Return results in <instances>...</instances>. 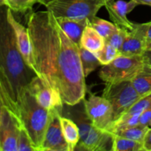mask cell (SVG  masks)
Masks as SVG:
<instances>
[{
	"label": "cell",
	"instance_id": "obj_14",
	"mask_svg": "<svg viewBox=\"0 0 151 151\" xmlns=\"http://www.w3.org/2000/svg\"><path fill=\"white\" fill-rule=\"evenodd\" d=\"M137 5L133 0L125 1L123 0H106L105 7L107 9L110 19L116 27L128 31L132 30L134 23L128 20L127 15Z\"/></svg>",
	"mask_w": 151,
	"mask_h": 151
},
{
	"label": "cell",
	"instance_id": "obj_25",
	"mask_svg": "<svg viewBox=\"0 0 151 151\" xmlns=\"http://www.w3.org/2000/svg\"><path fill=\"white\" fill-rule=\"evenodd\" d=\"M127 32L128 30L126 29H122V28L118 27L116 28V30L114 32H112L109 36L105 38V43L109 44L114 47L117 50H120L125 41V38H126Z\"/></svg>",
	"mask_w": 151,
	"mask_h": 151
},
{
	"label": "cell",
	"instance_id": "obj_6",
	"mask_svg": "<svg viewBox=\"0 0 151 151\" xmlns=\"http://www.w3.org/2000/svg\"><path fill=\"white\" fill-rule=\"evenodd\" d=\"M144 65L142 55L118 56L115 60L104 65L99 72V77L106 84L131 81Z\"/></svg>",
	"mask_w": 151,
	"mask_h": 151
},
{
	"label": "cell",
	"instance_id": "obj_30",
	"mask_svg": "<svg viewBox=\"0 0 151 151\" xmlns=\"http://www.w3.org/2000/svg\"><path fill=\"white\" fill-rule=\"evenodd\" d=\"M144 63L151 66V50H146L142 55Z\"/></svg>",
	"mask_w": 151,
	"mask_h": 151
},
{
	"label": "cell",
	"instance_id": "obj_21",
	"mask_svg": "<svg viewBox=\"0 0 151 151\" xmlns=\"http://www.w3.org/2000/svg\"><path fill=\"white\" fill-rule=\"evenodd\" d=\"M144 150L143 143L124 137L114 136L112 151H141Z\"/></svg>",
	"mask_w": 151,
	"mask_h": 151
},
{
	"label": "cell",
	"instance_id": "obj_11",
	"mask_svg": "<svg viewBox=\"0 0 151 151\" xmlns=\"http://www.w3.org/2000/svg\"><path fill=\"white\" fill-rule=\"evenodd\" d=\"M63 111H52L50 124L46 131L40 151H69L60 125V116Z\"/></svg>",
	"mask_w": 151,
	"mask_h": 151
},
{
	"label": "cell",
	"instance_id": "obj_12",
	"mask_svg": "<svg viewBox=\"0 0 151 151\" xmlns=\"http://www.w3.org/2000/svg\"><path fill=\"white\" fill-rule=\"evenodd\" d=\"M20 127L19 120L3 107L0 119V151H17Z\"/></svg>",
	"mask_w": 151,
	"mask_h": 151
},
{
	"label": "cell",
	"instance_id": "obj_32",
	"mask_svg": "<svg viewBox=\"0 0 151 151\" xmlns=\"http://www.w3.org/2000/svg\"><path fill=\"white\" fill-rule=\"evenodd\" d=\"M147 41H151V22H149V27H148V29H147Z\"/></svg>",
	"mask_w": 151,
	"mask_h": 151
},
{
	"label": "cell",
	"instance_id": "obj_15",
	"mask_svg": "<svg viewBox=\"0 0 151 151\" xmlns=\"http://www.w3.org/2000/svg\"><path fill=\"white\" fill-rule=\"evenodd\" d=\"M55 18L58 24L68 37L80 47L83 32L88 24V19H76L69 17Z\"/></svg>",
	"mask_w": 151,
	"mask_h": 151
},
{
	"label": "cell",
	"instance_id": "obj_31",
	"mask_svg": "<svg viewBox=\"0 0 151 151\" xmlns=\"http://www.w3.org/2000/svg\"><path fill=\"white\" fill-rule=\"evenodd\" d=\"M138 4H143V5H148L151 7V0H133Z\"/></svg>",
	"mask_w": 151,
	"mask_h": 151
},
{
	"label": "cell",
	"instance_id": "obj_24",
	"mask_svg": "<svg viewBox=\"0 0 151 151\" xmlns=\"http://www.w3.org/2000/svg\"><path fill=\"white\" fill-rule=\"evenodd\" d=\"M102 66L107 65L113 61L119 55H120L119 50L112 45L105 43L103 49L94 53Z\"/></svg>",
	"mask_w": 151,
	"mask_h": 151
},
{
	"label": "cell",
	"instance_id": "obj_18",
	"mask_svg": "<svg viewBox=\"0 0 151 151\" xmlns=\"http://www.w3.org/2000/svg\"><path fill=\"white\" fill-rule=\"evenodd\" d=\"M131 82L141 97L151 93V66L144 63Z\"/></svg>",
	"mask_w": 151,
	"mask_h": 151
},
{
	"label": "cell",
	"instance_id": "obj_27",
	"mask_svg": "<svg viewBox=\"0 0 151 151\" xmlns=\"http://www.w3.org/2000/svg\"><path fill=\"white\" fill-rule=\"evenodd\" d=\"M151 107V93L147 94V95L142 97L140 100H139L125 114H139L144 111L146 109ZM124 115V114H123Z\"/></svg>",
	"mask_w": 151,
	"mask_h": 151
},
{
	"label": "cell",
	"instance_id": "obj_34",
	"mask_svg": "<svg viewBox=\"0 0 151 151\" xmlns=\"http://www.w3.org/2000/svg\"><path fill=\"white\" fill-rule=\"evenodd\" d=\"M146 50H151V41H148L146 45Z\"/></svg>",
	"mask_w": 151,
	"mask_h": 151
},
{
	"label": "cell",
	"instance_id": "obj_20",
	"mask_svg": "<svg viewBox=\"0 0 151 151\" xmlns=\"http://www.w3.org/2000/svg\"><path fill=\"white\" fill-rule=\"evenodd\" d=\"M150 128V127L145 126V125L138 124V125H134V126L117 131L114 134V136H119V137L143 143L146 134H147V131Z\"/></svg>",
	"mask_w": 151,
	"mask_h": 151
},
{
	"label": "cell",
	"instance_id": "obj_16",
	"mask_svg": "<svg viewBox=\"0 0 151 151\" xmlns=\"http://www.w3.org/2000/svg\"><path fill=\"white\" fill-rule=\"evenodd\" d=\"M104 45V38L101 36L89 24L87 25L83 32L80 47L95 53L103 49Z\"/></svg>",
	"mask_w": 151,
	"mask_h": 151
},
{
	"label": "cell",
	"instance_id": "obj_3",
	"mask_svg": "<svg viewBox=\"0 0 151 151\" xmlns=\"http://www.w3.org/2000/svg\"><path fill=\"white\" fill-rule=\"evenodd\" d=\"M82 101L75 106L64 104L63 109V116L75 121L79 128L80 141L75 150H112L114 136L108 131L98 129L92 125L86 114L84 103H82Z\"/></svg>",
	"mask_w": 151,
	"mask_h": 151
},
{
	"label": "cell",
	"instance_id": "obj_23",
	"mask_svg": "<svg viewBox=\"0 0 151 151\" xmlns=\"http://www.w3.org/2000/svg\"><path fill=\"white\" fill-rule=\"evenodd\" d=\"M88 24L103 36L104 39L114 32L117 28L113 22H108L105 19L97 17V16H94L91 21H88Z\"/></svg>",
	"mask_w": 151,
	"mask_h": 151
},
{
	"label": "cell",
	"instance_id": "obj_17",
	"mask_svg": "<svg viewBox=\"0 0 151 151\" xmlns=\"http://www.w3.org/2000/svg\"><path fill=\"white\" fill-rule=\"evenodd\" d=\"M60 125L65 140L69 147V151H74L80 141V132L78 125L75 121L62 115Z\"/></svg>",
	"mask_w": 151,
	"mask_h": 151
},
{
	"label": "cell",
	"instance_id": "obj_10",
	"mask_svg": "<svg viewBox=\"0 0 151 151\" xmlns=\"http://www.w3.org/2000/svg\"><path fill=\"white\" fill-rule=\"evenodd\" d=\"M27 89L41 107L48 111H63L64 103L60 94L55 89L45 85L38 76L32 80Z\"/></svg>",
	"mask_w": 151,
	"mask_h": 151
},
{
	"label": "cell",
	"instance_id": "obj_35",
	"mask_svg": "<svg viewBox=\"0 0 151 151\" xmlns=\"http://www.w3.org/2000/svg\"><path fill=\"white\" fill-rule=\"evenodd\" d=\"M2 104H1V100H0V119H1V113H2Z\"/></svg>",
	"mask_w": 151,
	"mask_h": 151
},
{
	"label": "cell",
	"instance_id": "obj_26",
	"mask_svg": "<svg viewBox=\"0 0 151 151\" xmlns=\"http://www.w3.org/2000/svg\"><path fill=\"white\" fill-rule=\"evenodd\" d=\"M17 151H35L27 133L22 127L19 128Z\"/></svg>",
	"mask_w": 151,
	"mask_h": 151
},
{
	"label": "cell",
	"instance_id": "obj_19",
	"mask_svg": "<svg viewBox=\"0 0 151 151\" xmlns=\"http://www.w3.org/2000/svg\"><path fill=\"white\" fill-rule=\"evenodd\" d=\"M79 50L84 76L87 77L101 64L94 52L81 47H80Z\"/></svg>",
	"mask_w": 151,
	"mask_h": 151
},
{
	"label": "cell",
	"instance_id": "obj_2",
	"mask_svg": "<svg viewBox=\"0 0 151 151\" xmlns=\"http://www.w3.org/2000/svg\"><path fill=\"white\" fill-rule=\"evenodd\" d=\"M0 7V100L21 124L19 100L37 75L18 49L14 31L7 19V7Z\"/></svg>",
	"mask_w": 151,
	"mask_h": 151
},
{
	"label": "cell",
	"instance_id": "obj_1",
	"mask_svg": "<svg viewBox=\"0 0 151 151\" xmlns=\"http://www.w3.org/2000/svg\"><path fill=\"white\" fill-rule=\"evenodd\" d=\"M37 76L55 89L63 103L75 106L86 93L80 47L68 37L49 10L31 12L27 17Z\"/></svg>",
	"mask_w": 151,
	"mask_h": 151
},
{
	"label": "cell",
	"instance_id": "obj_33",
	"mask_svg": "<svg viewBox=\"0 0 151 151\" xmlns=\"http://www.w3.org/2000/svg\"><path fill=\"white\" fill-rule=\"evenodd\" d=\"M51 1H52V0H41V4L45 6L46 4H48V3L50 2Z\"/></svg>",
	"mask_w": 151,
	"mask_h": 151
},
{
	"label": "cell",
	"instance_id": "obj_13",
	"mask_svg": "<svg viewBox=\"0 0 151 151\" xmlns=\"http://www.w3.org/2000/svg\"><path fill=\"white\" fill-rule=\"evenodd\" d=\"M149 22L134 24L132 30L128 31L126 38L119 50L122 55L141 56L146 50Z\"/></svg>",
	"mask_w": 151,
	"mask_h": 151
},
{
	"label": "cell",
	"instance_id": "obj_5",
	"mask_svg": "<svg viewBox=\"0 0 151 151\" xmlns=\"http://www.w3.org/2000/svg\"><path fill=\"white\" fill-rule=\"evenodd\" d=\"M106 0H52L45 5L55 17L91 21L105 6Z\"/></svg>",
	"mask_w": 151,
	"mask_h": 151
},
{
	"label": "cell",
	"instance_id": "obj_8",
	"mask_svg": "<svg viewBox=\"0 0 151 151\" xmlns=\"http://www.w3.org/2000/svg\"><path fill=\"white\" fill-rule=\"evenodd\" d=\"M86 114L95 128L109 132L114 119L113 109L105 97L91 94L88 100L83 99Z\"/></svg>",
	"mask_w": 151,
	"mask_h": 151
},
{
	"label": "cell",
	"instance_id": "obj_22",
	"mask_svg": "<svg viewBox=\"0 0 151 151\" xmlns=\"http://www.w3.org/2000/svg\"><path fill=\"white\" fill-rule=\"evenodd\" d=\"M36 3L41 4V0H4V5L7 8L13 13L23 14L32 12V7Z\"/></svg>",
	"mask_w": 151,
	"mask_h": 151
},
{
	"label": "cell",
	"instance_id": "obj_36",
	"mask_svg": "<svg viewBox=\"0 0 151 151\" xmlns=\"http://www.w3.org/2000/svg\"><path fill=\"white\" fill-rule=\"evenodd\" d=\"M4 6V0H0V7Z\"/></svg>",
	"mask_w": 151,
	"mask_h": 151
},
{
	"label": "cell",
	"instance_id": "obj_28",
	"mask_svg": "<svg viewBox=\"0 0 151 151\" xmlns=\"http://www.w3.org/2000/svg\"><path fill=\"white\" fill-rule=\"evenodd\" d=\"M139 124L151 127V107L142 112L139 119Z\"/></svg>",
	"mask_w": 151,
	"mask_h": 151
},
{
	"label": "cell",
	"instance_id": "obj_29",
	"mask_svg": "<svg viewBox=\"0 0 151 151\" xmlns=\"http://www.w3.org/2000/svg\"><path fill=\"white\" fill-rule=\"evenodd\" d=\"M143 147L145 151H151V127L149 128L143 141Z\"/></svg>",
	"mask_w": 151,
	"mask_h": 151
},
{
	"label": "cell",
	"instance_id": "obj_9",
	"mask_svg": "<svg viewBox=\"0 0 151 151\" xmlns=\"http://www.w3.org/2000/svg\"><path fill=\"white\" fill-rule=\"evenodd\" d=\"M7 19L14 31L16 44L25 63L37 75V68L33 55L32 41L27 27L22 25L13 16V12L7 8Z\"/></svg>",
	"mask_w": 151,
	"mask_h": 151
},
{
	"label": "cell",
	"instance_id": "obj_7",
	"mask_svg": "<svg viewBox=\"0 0 151 151\" xmlns=\"http://www.w3.org/2000/svg\"><path fill=\"white\" fill-rule=\"evenodd\" d=\"M103 97L111 105L114 121L125 114L142 97L131 81L106 84Z\"/></svg>",
	"mask_w": 151,
	"mask_h": 151
},
{
	"label": "cell",
	"instance_id": "obj_4",
	"mask_svg": "<svg viewBox=\"0 0 151 151\" xmlns=\"http://www.w3.org/2000/svg\"><path fill=\"white\" fill-rule=\"evenodd\" d=\"M19 110L22 127L27 133L35 151H40L51 119L52 111L41 107L27 88L19 100Z\"/></svg>",
	"mask_w": 151,
	"mask_h": 151
}]
</instances>
